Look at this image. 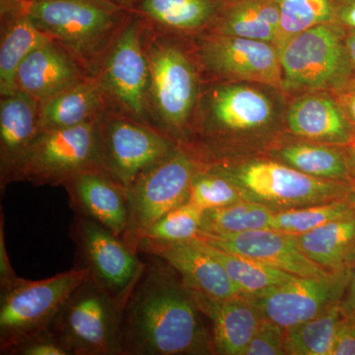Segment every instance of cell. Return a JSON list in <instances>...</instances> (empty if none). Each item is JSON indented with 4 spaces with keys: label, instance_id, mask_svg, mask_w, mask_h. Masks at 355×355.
I'll list each match as a JSON object with an SVG mask.
<instances>
[{
    "label": "cell",
    "instance_id": "obj_39",
    "mask_svg": "<svg viewBox=\"0 0 355 355\" xmlns=\"http://www.w3.org/2000/svg\"><path fill=\"white\" fill-rule=\"evenodd\" d=\"M17 273L13 270L10 259L7 253L6 233H4V216L0 211V287L6 286L17 279Z\"/></svg>",
    "mask_w": 355,
    "mask_h": 355
},
{
    "label": "cell",
    "instance_id": "obj_31",
    "mask_svg": "<svg viewBox=\"0 0 355 355\" xmlns=\"http://www.w3.org/2000/svg\"><path fill=\"white\" fill-rule=\"evenodd\" d=\"M273 214L275 210L263 203L248 200L205 210L198 235H235L270 229Z\"/></svg>",
    "mask_w": 355,
    "mask_h": 355
},
{
    "label": "cell",
    "instance_id": "obj_29",
    "mask_svg": "<svg viewBox=\"0 0 355 355\" xmlns=\"http://www.w3.org/2000/svg\"><path fill=\"white\" fill-rule=\"evenodd\" d=\"M191 240L220 263L233 284L245 295L258 293L268 287L279 286L297 277L279 268L266 266L253 259L222 251L216 247L210 246L198 237Z\"/></svg>",
    "mask_w": 355,
    "mask_h": 355
},
{
    "label": "cell",
    "instance_id": "obj_21",
    "mask_svg": "<svg viewBox=\"0 0 355 355\" xmlns=\"http://www.w3.org/2000/svg\"><path fill=\"white\" fill-rule=\"evenodd\" d=\"M41 103L23 91L0 98V188L11 184L16 168L40 132Z\"/></svg>",
    "mask_w": 355,
    "mask_h": 355
},
{
    "label": "cell",
    "instance_id": "obj_18",
    "mask_svg": "<svg viewBox=\"0 0 355 355\" xmlns=\"http://www.w3.org/2000/svg\"><path fill=\"white\" fill-rule=\"evenodd\" d=\"M74 214L101 224L118 237L127 229L128 190L103 168L86 170L64 184Z\"/></svg>",
    "mask_w": 355,
    "mask_h": 355
},
{
    "label": "cell",
    "instance_id": "obj_11",
    "mask_svg": "<svg viewBox=\"0 0 355 355\" xmlns=\"http://www.w3.org/2000/svg\"><path fill=\"white\" fill-rule=\"evenodd\" d=\"M96 125L102 168L127 190L178 146L160 130L113 110Z\"/></svg>",
    "mask_w": 355,
    "mask_h": 355
},
{
    "label": "cell",
    "instance_id": "obj_34",
    "mask_svg": "<svg viewBox=\"0 0 355 355\" xmlns=\"http://www.w3.org/2000/svg\"><path fill=\"white\" fill-rule=\"evenodd\" d=\"M244 200L241 190L234 182L214 171L209 165H203L191 182L189 202L203 211L227 207Z\"/></svg>",
    "mask_w": 355,
    "mask_h": 355
},
{
    "label": "cell",
    "instance_id": "obj_38",
    "mask_svg": "<svg viewBox=\"0 0 355 355\" xmlns=\"http://www.w3.org/2000/svg\"><path fill=\"white\" fill-rule=\"evenodd\" d=\"M331 355H355V318H343L336 331Z\"/></svg>",
    "mask_w": 355,
    "mask_h": 355
},
{
    "label": "cell",
    "instance_id": "obj_12",
    "mask_svg": "<svg viewBox=\"0 0 355 355\" xmlns=\"http://www.w3.org/2000/svg\"><path fill=\"white\" fill-rule=\"evenodd\" d=\"M69 236L76 246V266L123 305L144 266V259L120 237L92 219L74 214Z\"/></svg>",
    "mask_w": 355,
    "mask_h": 355
},
{
    "label": "cell",
    "instance_id": "obj_15",
    "mask_svg": "<svg viewBox=\"0 0 355 355\" xmlns=\"http://www.w3.org/2000/svg\"><path fill=\"white\" fill-rule=\"evenodd\" d=\"M350 275L352 268L336 270L328 277H296L284 284L246 296L263 319L288 330L340 302Z\"/></svg>",
    "mask_w": 355,
    "mask_h": 355
},
{
    "label": "cell",
    "instance_id": "obj_28",
    "mask_svg": "<svg viewBox=\"0 0 355 355\" xmlns=\"http://www.w3.org/2000/svg\"><path fill=\"white\" fill-rule=\"evenodd\" d=\"M277 155L284 164L310 176L352 184L349 158L336 147L300 142L282 147Z\"/></svg>",
    "mask_w": 355,
    "mask_h": 355
},
{
    "label": "cell",
    "instance_id": "obj_45",
    "mask_svg": "<svg viewBox=\"0 0 355 355\" xmlns=\"http://www.w3.org/2000/svg\"><path fill=\"white\" fill-rule=\"evenodd\" d=\"M349 167L350 173H352V179L355 180V144H352L349 153Z\"/></svg>",
    "mask_w": 355,
    "mask_h": 355
},
{
    "label": "cell",
    "instance_id": "obj_10",
    "mask_svg": "<svg viewBox=\"0 0 355 355\" xmlns=\"http://www.w3.org/2000/svg\"><path fill=\"white\" fill-rule=\"evenodd\" d=\"M95 168H102L96 121L40 132L16 168L11 183L62 187L74 175Z\"/></svg>",
    "mask_w": 355,
    "mask_h": 355
},
{
    "label": "cell",
    "instance_id": "obj_4",
    "mask_svg": "<svg viewBox=\"0 0 355 355\" xmlns=\"http://www.w3.org/2000/svg\"><path fill=\"white\" fill-rule=\"evenodd\" d=\"M209 166L234 182L245 200L263 203L275 211L355 198L354 186L349 182L319 179L272 161Z\"/></svg>",
    "mask_w": 355,
    "mask_h": 355
},
{
    "label": "cell",
    "instance_id": "obj_26",
    "mask_svg": "<svg viewBox=\"0 0 355 355\" xmlns=\"http://www.w3.org/2000/svg\"><path fill=\"white\" fill-rule=\"evenodd\" d=\"M279 31L277 0H224L209 32L275 44Z\"/></svg>",
    "mask_w": 355,
    "mask_h": 355
},
{
    "label": "cell",
    "instance_id": "obj_17",
    "mask_svg": "<svg viewBox=\"0 0 355 355\" xmlns=\"http://www.w3.org/2000/svg\"><path fill=\"white\" fill-rule=\"evenodd\" d=\"M137 252L164 261L191 291L214 298H231L243 294L220 263L193 240L162 242L142 239Z\"/></svg>",
    "mask_w": 355,
    "mask_h": 355
},
{
    "label": "cell",
    "instance_id": "obj_44",
    "mask_svg": "<svg viewBox=\"0 0 355 355\" xmlns=\"http://www.w3.org/2000/svg\"><path fill=\"white\" fill-rule=\"evenodd\" d=\"M116 6L127 8L128 10H132L133 7L137 4V0H107Z\"/></svg>",
    "mask_w": 355,
    "mask_h": 355
},
{
    "label": "cell",
    "instance_id": "obj_30",
    "mask_svg": "<svg viewBox=\"0 0 355 355\" xmlns=\"http://www.w3.org/2000/svg\"><path fill=\"white\" fill-rule=\"evenodd\" d=\"M345 318L340 302L324 309L313 319L286 330V354L331 355L338 327Z\"/></svg>",
    "mask_w": 355,
    "mask_h": 355
},
{
    "label": "cell",
    "instance_id": "obj_25",
    "mask_svg": "<svg viewBox=\"0 0 355 355\" xmlns=\"http://www.w3.org/2000/svg\"><path fill=\"white\" fill-rule=\"evenodd\" d=\"M108 109L99 81L90 76L41 103L39 130H62L93 123Z\"/></svg>",
    "mask_w": 355,
    "mask_h": 355
},
{
    "label": "cell",
    "instance_id": "obj_22",
    "mask_svg": "<svg viewBox=\"0 0 355 355\" xmlns=\"http://www.w3.org/2000/svg\"><path fill=\"white\" fill-rule=\"evenodd\" d=\"M287 125L298 137L330 146L355 144V127L342 103L324 95H307L291 105Z\"/></svg>",
    "mask_w": 355,
    "mask_h": 355
},
{
    "label": "cell",
    "instance_id": "obj_20",
    "mask_svg": "<svg viewBox=\"0 0 355 355\" xmlns=\"http://www.w3.org/2000/svg\"><path fill=\"white\" fill-rule=\"evenodd\" d=\"M193 291L196 302L211 324L212 349L216 354L245 355L261 318L244 294L214 298Z\"/></svg>",
    "mask_w": 355,
    "mask_h": 355
},
{
    "label": "cell",
    "instance_id": "obj_8",
    "mask_svg": "<svg viewBox=\"0 0 355 355\" xmlns=\"http://www.w3.org/2000/svg\"><path fill=\"white\" fill-rule=\"evenodd\" d=\"M121 305L91 279L62 306L48 330L70 355H121Z\"/></svg>",
    "mask_w": 355,
    "mask_h": 355
},
{
    "label": "cell",
    "instance_id": "obj_35",
    "mask_svg": "<svg viewBox=\"0 0 355 355\" xmlns=\"http://www.w3.org/2000/svg\"><path fill=\"white\" fill-rule=\"evenodd\" d=\"M203 210L191 202L175 207L159 218L142 239L186 242L197 238L202 228ZM141 239V240H142Z\"/></svg>",
    "mask_w": 355,
    "mask_h": 355
},
{
    "label": "cell",
    "instance_id": "obj_33",
    "mask_svg": "<svg viewBox=\"0 0 355 355\" xmlns=\"http://www.w3.org/2000/svg\"><path fill=\"white\" fill-rule=\"evenodd\" d=\"M279 31L275 46L282 48L296 35L316 27L336 23L331 0H277Z\"/></svg>",
    "mask_w": 355,
    "mask_h": 355
},
{
    "label": "cell",
    "instance_id": "obj_42",
    "mask_svg": "<svg viewBox=\"0 0 355 355\" xmlns=\"http://www.w3.org/2000/svg\"><path fill=\"white\" fill-rule=\"evenodd\" d=\"M342 92V105L347 116L355 127V84L352 87L340 91Z\"/></svg>",
    "mask_w": 355,
    "mask_h": 355
},
{
    "label": "cell",
    "instance_id": "obj_16",
    "mask_svg": "<svg viewBox=\"0 0 355 355\" xmlns=\"http://www.w3.org/2000/svg\"><path fill=\"white\" fill-rule=\"evenodd\" d=\"M198 237L222 251L253 259L297 277H328L336 272L310 260L298 247L295 236L273 229L235 235L200 234Z\"/></svg>",
    "mask_w": 355,
    "mask_h": 355
},
{
    "label": "cell",
    "instance_id": "obj_7",
    "mask_svg": "<svg viewBox=\"0 0 355 355\" xmlns=\"http://www.w3.org/2000/svg\"><path fill=\"white\" fill-rule=\"evenodd\" d=\"M203 165L178 144L128 189V221L121 239L130 250L139 254L137 247L146 231L170 210L189 202L191 182Z\"/></svg>",
    "mask_w": 355,
    "mask_h": 355
},
{
    "label": "cell",
    "instance_id": "obj_36",
    "mask_svg": "<svg viewBox=\"0 0 355 355\" xmlns=\"http://www.w3.org/2000/svg\"><path fill=\"white\" fill-rule=\"evenodd\" d=\"M286 330L270 320L261 319L245 355H284Z\"/></svg>",
    "mask_w": 355,
    "mask_h": 355
},
{
    "label": "cell",
    "instance_id": "obj_46",
    "mask_svg": "<svg viewBox=\"0 0 355 355\" xmlns=\"http://www.w3.org/2000/svg\"><path fill=\"white\" fill-rule=\"evenodd\" d=\"M355 266V254L354 256L352 257V263H350V266Z\"/></svg>",
    "mask_w": 355,
    "mask_h": 355
},
{
    "label": "cell",
    "instance_id": "obj_27",
    "mask_svg": "<svg viewBox=\"0 0 355 355\" xmlns=\"http://www.w3.org/2000/svg\"><path fill=\"white\" fill-rule=\"evenodd\" d=\"M294 236L301 251L318 265L333 270L352 268L355 254V214Z\"/></svg>",
    "mask_w": 355,
    "mask_h": 355
},
{
    "label": "cell",
    "instance_id": "obj_41",
    "mask_svg": "<svg viewBox=\"0 0 355 355\" xmlns=\"http://www.w3.org/2000/svg\"><path fill=\"white\" fill-rule=\"evenodd\" d=\"M345 317L355 318V266L352 268V275L345 295L340 301Z\"/></svg>",
    "mask_w": 355,
    "mask_h": 355
},
{
    "label": "cell",
    "instance_id": "obj_24",
    "mask_svg": "<svg viewBox=\"0 0 355 355\" xmlns=\"http://www.w3.org/2000/svg\"><path fill=\"white\" fill-rule=\"evenodd\" d=\"M224 0H137L133 12L149 27L175 36L209 32Z\"/></svg>",
    "mask_w": 355,
    "mask_h": 355
},
{
    "label": "cell",
    "instance_id": "obj_9",
    "mask_svg": "<svg viewBox=\"0 0 355 355\" xmlns=\"http://www.w3.org/2000/svg\"><path fill=\"white\" fill-rule=\"evenodd\" d=\"M146 29V23L132 11L94 76L110 110L155 128L149 111L150 69L144 42Z\"/></svg>",
    "mask_w": 355,
    "mask_h": 355
},
{
    "label": "cell",
    "instance_id": "obj_13",
    "mask_svg": "<svg viewBox=\"0 0 355 355\" xmlns=\"http://www.w3.org/2000/svg\"><path fill=\"white\" fill-rule=\"evenodd\" d=\"M193 50L198 67L214 78L282 88V64L275 44L205 33L198 35Z\"/></svg>",
    "mask_w": 355,
    "mask_h": 355
},
{
    "label": "cell",
    "instance_id": "obj_43",
    "mask_svg": "<svg viewBox=\"0 0 355 355\" xmlns=\"http://www.w3.org/2000/svg\"><path fill=\"white\" fill-rule=\"evenodd\" d=\"M345 46H347V53H349L350 64H352L355 77V31L354 30H347L345 32Z\"/></svg>",
    "mask_w": 355,
    "mask_h": 355
},
{
    "label": "cell",
    "instance_id": "obj_6",
    "mask_svg": "<svg viewBox=\"0 0 355 355\" xmlns=\"http://www.w3.org/2000/svg\"><path fill=\"white\" fill-rule=\"evenodd\" d=\"M347 30L336 23L310 28L279 49L284 90L343 91L355 84L345 46Z\"/></svg>",
    "mask_w": 355,
    "mask_h": 355
},
{
    "label": "cell",
    "instance_id": "obj_40",
    "mask_svg": "<svg viewBox=\"0 0 355 355\" xmlns=\"http://www.w3.org/2000/svg\"><path fill=\"white\" fill-rule=\"evenodd\" d=\"M336 24L355 31V0H331Z\"/></svg>",
    "mask_w": 355,
    "mask_h": 355
},
{
    "label": "cell",
    "instance_id": "obj_23",
    "mask_svg": "<svg viewBox=\"0 0 355 355\" xmlns=\"http://www.w3.org/2000/svg\"><path fill=\"white\" fill-rule=\"evenodd\" d=\"M49 40L26 13L21 0H0V97L18 90L20 64Z\"/></svg>",
    "mask_w": 355,
    "mask_h": 355
},
{
    "label": "cell",
    "instance_id": "obj_32",
    "mask_svg": "<svg viewBox=\"0 0 355 355\" xmlns=\"http://www.w3.org/2000/svg\"><path fill=\"white\" fill-rule=\"evenodd\" d=\"M354 214L355 198L300 209L279 210L273 214L270 229L286 234H304L329 222Z\"/></svg>",
    "mask_w": 355,
    "mask_h": 355
},
{
    "label": "cell",
    "instance_id": "obj_2",
    "mask_svg": "<svg viewBox=\"0 0 355 355\" xmlns=\"http://www.w3.org/2000/svg\"><path fill=\"white\" fill-rule=\"evenodd\" d=\"M35 26L95 76L132 10L107 0H21Z\"/></svg>",
    "mask_w": 355,
    "mask_h": 355
},
{
    "label": "cell",
    "instance_id": "obj_5",
    "mask_svg": "<svg viewBox=\"0 0 355 355\" xmlns=\"http://www.w3.org/2000/svg\"><path fill=\"white\" fill-rule=\"evenodd\" d=\"M89 277L73 268L41 280L17 279L0 287V354L10 355L18 345L48 330L67 299Z\"/></svg>",
    "mask_w": 355,
    "mask_h": 355
},
{
    "label": "cell",
    "instance_id": "obj_3",
    "mask_svg": "<svg viewBox=\"0 0 355 355\" xmlns=\"http://www.w3.org/2000/svg\"><path fill=\"white\" fill-rule=\"evenodd\" d=\"M146 50L150 69L149 111L155 128L180 146L193 128L202 83L198 62L175 35L146 24Z\"/></svg>",
    "mask_w": 355,
    "mask_h": 355
},
{
    "label": "cell",
    "instance_id": "obj_1",
    "mask_svg": "<svg viewBox=\"0 0 355 355\" xmlns=\"http://www.w3.org/2000/svg\"><path fill=\"white\" fill-rule=\"evenodd\" d=\"M144 256V268L121 305V355L214 352L193 291L164 261Z\"/></svg>",
    "mask_w": 355,
    "mask_h": 355
},
{
    "label": "cell",
    "instance_id": "obj_37",
    "mask_svg": "<svg viewBox=\"0 0 355 355\" xmlns=\"http://www.w3.org/2000/svg\"><path fill=\"white\" fill-rule=\"evenodd\" d=\"M10 355H70L69 350L50 331H42L21 343Z\"/></svg>",
    "mask_w": 355,
    "mask_h": 355
},
{
    "label": "cell",
    "instance_id": "obj_14",
    "mask_svg": "<svg viewBox=\"0 0 355 355\" xmlns=\"http://www.w3.org/2000/svg\"><path fill=\"white\" fill-rule=\"evenodd\" d=\"M277 111L270 98L238 83L210 84L202 88L193 128L207 139L256 132L272 125Z\"/></svg>",
    "mask_w": 355,
    "mask_h": 355
},
{
    "label": "cell",
    "instance_id": "obj_19",
    "mask_svg": "<svg viewBox=\"0 0 355 355\" xmlns=\"http://www.w3.org/2000/svg\"><path fill=\"white\" fill-rule=\"evenodd\" d=\"M90 76L69 51L49 40L23 60L16 85L18 90L43 103Z\"/></svg>",
    "mask_w": 355,
    "mask_h": 355
}]
</instances>
